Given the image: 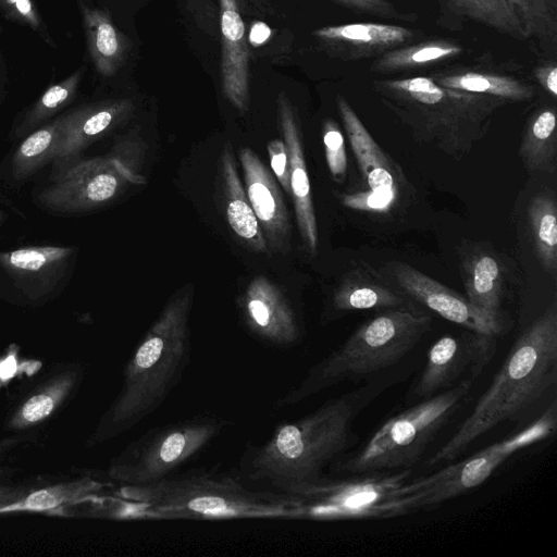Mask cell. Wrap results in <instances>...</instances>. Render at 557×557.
<instances>
[{"label":"cell","mask_w":557,"mask_h":557,"mask_svg":"<svg viewBox=\"0 0 557 557\" xmlns=\"http://www.w3.org/2000/svg\"><path fill=\"white\" fill-rule=\"evenodd\" d=\"M429 77L442 87L496 97L508 102L528 101L535 95L534 87L521 79L479 70L454 67L431 73Z\"/></svg>","instance_id":"21"},{"label":"cell","mask_w":557,"mask_h":557,"mask_svg":"<svg viewBox=\"0 0 557 557\" xmlns=\"http://www.w3.org/2000/svg\"><path fill=\"white\" fill-rule=\"evenodd\" d=\"M83 20L89 54L97 71L103 76L113 75L124 55L121 34L103 10L84 8Z\"/></svg>","instance_id":"29"},{"label":"cell","mask_w":557,"mask_h":557,"mask_svg":"<svg viewBox=\"0 0 557 557\" xmlns=\"http://www.w3.org/2000/svg\"><path fill=\"white\" fill-rule=\"evenodd\" d=\"M556 426L557 403L553 400L537 419L512 435L428 475L410 479L405 493L412 512L435 508L481 485L509 457L554 435Z\"/></svg>","instance_id":"9"},{"label":"cell","mask_w":557,"mask_h":557,"mask_svg":"<svg viewBox=\"0 0 557 557\" xmlns=\"http://www.w3.org/2000/svg\"><path fill=\"white\" fill-rule=\"evenodd\" d=\"M222 181L225 195V210L230 226L251 249L267 252L268 244L243 187L232 148L226 146L221 161Z\"/></svg>","instance_id":"22"},{"label":"cell","mask_w":557,"mask_h":557,"mask_svg":"<svg viewBox=\"0 0 557 557\" xmlns=\"http://www.w3.org/2000/svg\"><path fill=\"white\" fill-rule=\"evenodd\" d=\"M358 13L371 14L383 18L413 21L416 15L398 12L389 0H334Z\"/></svg>","instance_id":"37"},{"label":"cell","mask_w":557,"mask_h":557,"mask_svg":"<svg viewBox=\"0 0 557 557\" xmlns=\"http://www.w3.org/2000/svg\"><path fill=\"white\" fill-rule=\"evenodd\" d=\"M1 473H2V470L0 469V476H1ZM28 492H29V490H27V488L10 486V485L3 484L0 481V507L23 497Z\"/></svg>","instance_id":"41"},{"label":"cell","mask_w":557,"mask_h":557,"mask_svg":"<svg viewBox=\"0 0 557 557\" xmlns=\"http://www.w3.org/2000/svg\"><path fill=\"white\" fill-rule=\"evenodd\" d=\"M245 190L258 219L268 247L274 251L289 249L290 223L275 180L260 158L248 147L239 151Z\"/></svg>","instance_id":"15"},{"label":"cell","mask_w":557,"mask_h":557,"mask_svg":"<svg viewBox=\"0 0 557 557\" xmlns=\"http://www.w3.org/2000/svg\"><path fill=\"white\" fill-rule=\"evenodd\" d=\"M313 36L333 55L358 61L407 45L416 33L399 25L364 22L324 26L314 30Z\"/></svg>","instance_id":"17"},{"label":"cell","mask_w":557,"mask_h":557,"mask_svg":"<svg viewBox=\"0 0 557 557\" xmlns=\"http://www.w3.org/2000/svg\"><path fill=\"white\" fill-rule=\"evenodd\" d=\"M0 7L13 20L41 32L42 23L32 0H0Z\"/></svg>","instance_id":"39"},{"label":"cell","mask_w":557,"mask_h":557,"mask_svg":"<svg viewBox=\"0 0 557 557\" xmlns=\"http://www.w3.org/2000/svg\"><path fill=\"white\" fill-rule=\"evenodd\" d=\"M271 168L286 194L290 195L289 160L284 140L272 139L268 144Z\"/></svg>","instance_id":"38"},{"label":"cell","mask_w":557,"mask_h":557,"mask_svg":"<svg viewBox=\"0 0 557 557\" xmlns=\"http://www.w3.org/2000/svg\"><path fill=\"white\" fill-rule=\"evenodd\" d=\"M407 306L400 294L355 275L347 278L333 296V307L337 311L394 309Z\"/></svg>","instance_id":"31"},{"label":"cell","mask_w":557,"mask_h":557,"mask_svg":"<svg viewBox=\"0 0 557 557\" xmlns=\"http://www.w3.org/2000/svg\"><path fill=\"white\" fill-rule=\"evenodd\" d=\"M536 255L552 275L557 271V206L549 193L535 196L528 208Z\"/></svg>","instance_id":"32"},{"label":"cell","mask_w":557,"mask_h":557,"mask_svg":"<svg viewBox=\"0 0 557 557\" xmlns=\"http://www.w3.org/2000/svg\"><path fill=\"white\" fill-rule=\"evenodd\" d=\"M65 122L66 114H63L25 137L11 159V174L14 181H25L54 161L63 141Z\"/></svg>","instance_id":"25"},{"label":"cell","mask_w":557,"mask_h":557,"mask_svg":"<svg viewBox=\"0 0 557 557\" xmlns=\"http://www.w3.org/2000/svg\"><path fill=\"white\" fill-rule=\"evenodd\" d=\"M193 290H181L164 306L123 372L120 393L88 440L99 445L153 413L180 383L190 361L189 313Z\"/></svg>","instance_id":"4"},{"label":"cell","mask_w":557,"mask_h":557,"mask_svg":"<svg viewBox=\"0 0 557 557\" xmlns=\"http://www.w3.org/2000/svg\"><path fill=\"white\" fill-rule=\"evenodd\" d=\"M101 515L145 519H307L301 498L257 488L236 470L194 468L122 485Z\"/></svg>","instance_id":"2"},{"label":"cell","mask_w":557,"mask_h":557,"mask_svg":"<svg viewBox=\"0 0 557 557\" xmlns=\"http://www.w3.org/2000/svg\"><path fill=\"white\" fill-rule=\"evenodd\" d=\"M231 423L219 416L198 414L150 429L111 460L108 475L122 485L160 481L200 454Z\"/></svg>","instance_id":"8"},{"label":"cell","mask_w":557,"mask_h":557,"mask_svg":"<svg viewBox=\"0 0 557 557\" xmlns=\"http://www.w3.org/2000/svg\"><path fill=\"white\" fill-rule=\"evenodd\" d=\"M128 154L126 146L119 145L106 156L77 160L51 174L38 202L61 214L88 212L111 202L126 186L145 183Z\"/></svg>","instance_id":"10"},{"label":"cell","mask_w":557,"mask_h":557,"mask_svg":"<svg viewBox=\"0 0 557 557\" xmlns=\"http://www.w3.org/2000/svg\"><path fill=\"white\" fill-rule=\"evenodd\" d=\"M222 54V88L228 101L240 112L248 109V48L245 24L238 11L236 0H219Z\"/></svg>","instance_id":"19"},{"label":"cell","mask_w":557,"mask_h":557,"mask_svg":"<svg viewBox=\"0 0 557 557\" xmlns=\"http://www.w3.org/2000/svg\"><path fill=\"white\" fill-rule=\"evenodd\" d=\"M83 72V69H79L64 81L51 85L15 127V137L27 136L70 104L77 94Z\"/></svg>","instance_id":"34"},{"label":"cell","mask_w":557,"mask_h":557,"mask_svg":"<svg viewBox=\"0 0 557 557\" xmlns=\"http://www.w3.org/2000/svg\"><path fill=\"white\" fill-rule=\"evenodd\" d=\"M75 250L70 246H30L0 251V271L25 300L41 301L60 286Z\"/></svg>","instance_id":"12"},{"label":"cell","mask_w":557,"mask_h":557,"mask_svg":"<svg viewBox=\"0 0 557 557\" xmlns=\"http://www.w3.org/2000/svg\"><path fill=\"white\" fill-rule=\"evenodd\" d=\"M556 380L557 305L554 301L520 333L487 389L426 466L454 461L485 433L531 407Z\"/></svg>","instance_id":"3"},{"label":"cell","mask_w":557,"mask_h":557,"mask_svg":"<svg viewBox=\"0 0 557 557\" xmlns=\"http://www.w3.org/2000/svg\"><path fill=\"white\" fill-rule=\"evenodd\" d=\"M271 35L270 27L263 22H256L252 24L249 32V42L257 47L264 44Z\"/></svg>","instance_id":"42"},{"label":"cell","mask_w":557,"mask_h":557,"mask_svg":"<svg viewBox=\"0 0 557 557\" xmlns=\"http://www.w3.org/2000/svg\"><path fill=\"white\" fill-rule=\"evenodd\" d=\"M540 85L553 97L557 96V66L554 61L539 65L534 71Z\"/></svg>","instance_id":"40"},{"label":"cell","mask_w":557,"mask_h":557,"mask_svg":"<svg viewBox=\"0 0 557 557\" xmlns=\"http://www.w3.org/2000/svg\"><path fill=\"white\" fill-rule=\"evenodd\" d=\"M240 306L247 327L264 343L288 347L301 339L302 330L294 308L267 277L257 276L250 282Z\"/></svg>","instance_id":"14"},{"label":"cell","mask_w":557,"mask_h":557,"mask_svg":"<svg viewBox=\"0 0 557 557\" xmlns=\"http://www.w3.org/2000/svg\"><path fill=\"white\" fill-rule=\"evenodd\" d=\"M77 381L78 373L70 370L50 377L18 405L5 429L22 431L39 425L63 404Z\"/></svg>","instance_id":"24"},{"label":"cell","mask_w":557,"mask_h":557,"mask_svg":"<svg viewBox=\"0 0 557 557\" xmlns=\"http://www.w3.org/2000/svg\"><path fill=\"white\" fill-rule=\"evenodd\" d=\"M133 110L129 100L82 106L66 114L63 141L52 162V174L81 159L82 152L124 122Z\"/></svg>","instance_id":"18"},{"label":"cell","mask_w":557,"mask_h":557,"mask_svg":"<svg viewBox=\"0 0 557 557\" xmlns=\"http://www.w3.org/2000/svg\"><path fill=\"white\" fill-rule=\"evenodd\" d=\"M323 144L327 166L333 180L344 182L347 171L345 141L338 125L333 120L323 124Z\"/></svg>","instance_id":"35"},{"label":"cell","mask_w":557,"mask_h":557,"mask_svg":"<svg viewBox=\"0 0 557 557\" xmlns=\"http://www.w3.org/2000/svg\"><path fill=\"white\" fill-rule=\"evenodd\" d=\"M473 381L465 379L392 417L356 451L334 461V469L352 475L410 468L462 406Z\"/></svg>","instance_id":"7"},{"label":"cell","mask_w":557,"mask_h":557,"mask_svg":"<svg viewBox=\"0 0 557 557\" xmlns=\"http://www.w3.org/2000/svg\"><path fill=\"white\" fill-rule=\"evenodd\" d=\"M371 88L418 141L450 156L470 152L487 134L495 113L508 103L442 87L429 76L375 79Z\"/></svg>","instance_id":"5"},{"label":"cell","mask_w":557,"mask_h":557,"mask_svg":"<svg viewBox=\"0 0 557 557\" xmlns=\"http://www.w3.org/2000/svg\"><path fill=\"white\" fill-rule=\"evenodd\" d=\"M397 196L394 191L369 189L344 196L343 203L351 209L384 211L393 205Z\"/></svg>","instance_id":"36"},{"label":"cell","mask_w":557,"mask_h":557,"mask_svg":"<svg viewBox=\"0 0 557 557\" xmlns=\"http://www.w3.org/2000/svg\"><path fill=\"white\" fill-rule=\"evenodd\" d=\"M393 275L397 285L409 297L466 330L492 337H497L507 330L505 320L481 311L455 290L411 265L404 262L393 263Z\"/></svg>","instance_id":"13"},{"label":"cell","mask_w":557,"mask_h":557,"mask_svg":"<svg viewBox=\"0 0 557 557\" xmlns=\"http://www.w3.org/2000/svg\"><path fill=\"white\" fill-rule=\"evenodd\" d=\"M384 388L383 382L363 385L280 424L263 443L246 444L237 471L257 488L305 497L325 480L323 469L354 445L355 420Z\"/></svg>","instance_id":"1"},{"label":"cell","mask_w":557,"mask_h":557,"mask_svg":"<svg viewBox=\"0 0 557 557\" xmlns=\"http://www.w3.org/2000/svg\"><path fill=\"white\" fill-rule=\"evenodd\" d=\"M103 484L91 478L58 483L29 491L23 497L0 507V515L15 512L52 513L63 507L92 499Z\"/></svg>","instance_id":"23"},{"label":"cell","mask_w":557,"mask_h":557,"mask_svg":"<svg viewBox=\"0 0 557 557\" xmlns=\"http://www.w3.org/2000/svg\"><path fill=\"white\" fill-rule=\"evenodd\" d=\"M431 323V315L411 306L385 310L313 364L297 385L275 401V408L294 406L344 381L394 366L421 341Z\"/></svg>","instance_id":"6"},{"label":"cell","mask_w":557,"mask_h":557,"mask_svg":"<svg viewBox=\"0 0 557 557\" xmlns=\"http://www.w3.org/2000/svg\"><path fill=\"white\" fill-rule=\"evenodd\" d=\"M495 339L469 330L440 337L429 350L414 395L428 398L469 379L465 374L479 376L495 354Z\"/></svg>","instance_id":"11"},{"label":"cell","mask_w":557,"mask_h":557,"mask_svg":"<svg viewBox=\"0 0 557 557\" xmlns=\"http://www.w3.org/2000/svg\"><path fill=\"white\" fill-rule=\"evenodd\" d=\"M462 278L468 300L493 318L505 320L500 310L503 287L498 262L487 253H478L463 263Z\"/></svg>","instance_id":"28"},{"label":"cell","mask_w":557,"mask_h":557,"mask_svg":"<svg viewBox=\"0 0 557 557\" xmlns=\"http://www.w3.org/2000/svg\"><path fill=\"white\" fill-rule=\"evenodd\" d=\"M277 103L283 140L288 152L290 196L294 200L297 225L307 252L314 256L318 248V226L300 126L295 110L284 94H280Z\"/></svg>","instance_id":"16"},{"label":"cell","mask_w":557,"mask_h":557,"mask_svg":"<svg viewBox=\"0 0 557 557\" xmlns=\"http://www.w3.org/2000/svg\"><path fill=\"white\" fill-rule=\"evenodd\" d=\"M451 13L484 24L517 40H525L521 25L506 0H440Z\"/></svg>","instance_id":"33"},{"label":"cell","mask_w":557,"mask_h":557,"mask_svg":"<svg viewBox=\"0 0 557 557\" xmlns=\"http://www.w3.org/2000/svg\"><path fill=\"white\" fill-rule=\"evenodd\" d=\"M4 218H5V214H4V212L0 209V224L4 221Z\"/></svg>","instance_id":"43"},{"label":"cell","mask_w":557,"mask_h":557,"mask_svg":"<svg viewBox=\"0 0 557 557\" xmlns=\"http://www.w3.org/2000/svg\"><path fill=\"white\" fill-rule=\"evenodd\" d=\"M525 39H534L548 55L557 49V0H506Z\"/></svg>","instance_id":"30"},{"label":"cell","mask_w":557,"mask_h":557,"mask_svg":"<svg viewBox=\"0 0 557 557\" xmlns=\"http://www.w3.org/2000/svg\"><path fill=\"white\" fill-rule=\"evenodd\" d=\"M463 52L456 41L431 39L414 45H404L376 57L370 72L393 74L423 69L451 60Z\"/></svg>","instance_id":"26"},{"label":"cell","mask_w":557,"mask_h":557,"mask_svg":"<svg viewBox=\"0 0 557 557\" xmlns=\"http://www.w3.org/2000/svg\"><path fill=\"white\" fill-rule=\"evenodd\" d=\"M336 104L350 147L369 188L399 194V187L405 183L403 171L379 147L343 96L336 97Z\"/></svg>","instance_id":"20"},{"label":"cell","mask_w":557,"mask_h":557,"mask_svg":"<svg viewBox=\"0 0 557 557\" xmlns=\"http://www.w3.org/2000/svg\"><path fill=\"white\" fill-rule=\"evenodd\" d=\"M519 154L529 171L556 172L557 135L554 107L539 109L529 119Z\"/></svg>","instance_id":"27"}]
</instances>
